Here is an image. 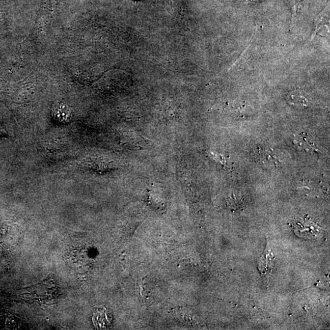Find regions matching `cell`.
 Instances as JSON below:
<instances>
[{
    "label": "cell",
    "mask_w": 330,
    "mask_h": 330,
    "mask_svg": "<svg viewBox=\"0 0 330 330\" xmlns=\"http://www.w3.org/2000/svg\"><path fill=\"white\" fill-rule=\"evenodd\" d=\"M274 258V253L272 252L270 246L267 244L265 252L263 253L258 261L259 270L266 280L268 281L270 279L273 268Z\"/></svg>",
    "instance_id": "cell-1"
},
{
    "label": "cell",
    "mask_w": 330,
    "mask_h": 330,
    "mask_svg": "<svg viewBox=\"0 0 330 330\" xmlns=\"http://www.w3.org/2000/svg\"><path fill=\"white\" fill-rule=\"evenodd\" d=\"M287 100L291 105L301 108H307L310 104L307 94L301 90L292 91L287 96Z\"/></svg>",
    "instance_id": "cell-2"
},
{
    "label": "cell",
    "mask_w": 330,
    "mask_h": 330,
    "mask_svg": "<svg viewBox=\"0 0 330 330\" xmlns=\"http://www.w3.org/2000/svg\"><path fill=\"white\" fill-rule=\"evenodd\" d=\"M52 115L56 120L62 122H69L72 117L70 109L63 103L57 104L54 106L52 110Z\"/></svg>",
    "instance_id": "cell-3"
},
{
    "label": "cell",
    "mask_w": 330,
    "mask_h": 330,
    "mask_svg": "<svg viewBox=\"0 0 330 330\" xmlns=\"http://www.w3.org/2000/svg\"><path fill=\"white\" fill-rule=\"evenodd\" d=\"M46 141L47 142H43L42 145H44V149L48 154L53 155L61 153L63 149V146L61 147L63 145L62 143H60L57 140V142H54L53 140Z\"/></svg>",
    "instance_id": "cell-4"
},
{
    "label": "cell",
    "mask_w": 330,
    "mask_h": 330,
    "mask_svg": "<svg viewBox=\"0 0 330 330\" xmlns=\"http://www.w3.org/2000/svg\"><path fill=\"white\" fill-rule=\"evenodd\" d=\"M18 319H17V317L14 316L9 317L7 321H6V326H7L9 329L17 328L18 327Z\"/></svg>",
    "instance_id": "cell-6"
},
{
    "label": "cell",
    "mask_w": 330,
    "mask_h": 330,
    "mask_svg": "<svg viewBox=\"0 0 330 330\" xmlns=\"http://www.w3.org/2000/svg\"><path fill=\"white\" fill-rule=\"evenodd\" d=\"M259 153L260 156L261 157L262 160H263L262 161H265V163L268 164L271 163L274 165L278 164V160L270 149L264 150V151H263V150H260Z\"/></svg>",
    "instance_id": "cell-5"
},
{
    "label": "cell",
    "mask_w": 330,
    "mask_h": 330,
    "mask_svg": "<svg viewBox=\"0 0 330 330\" xmlns=\"http://www.w3.org/2000/svg\"><path fill=\"white\" fill-rule=\"evenodd\" d=\"M316 31H317V30H315V31H314V32H315L314 34L316 33ZM314 36H312V39H313L314 38Z\"/></svg>",
    "instance_id": "cell-7"
}]
</instances>
